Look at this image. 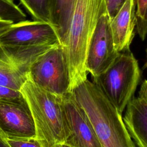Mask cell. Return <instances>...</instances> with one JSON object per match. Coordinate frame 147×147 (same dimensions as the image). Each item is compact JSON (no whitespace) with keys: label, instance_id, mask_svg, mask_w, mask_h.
<instances>
[{"label":"cell","instance_id":"cell-1","mask_svg":"<svg viewBox=\"0 0 147 147\" xmlns=\"http://www.w3.org/2000/svg\"><path fill=\"white\" fill-rule=\"evenodd\" d=\"M106 10L105 0H75L62 46L68 65L69 91L87 79L86 60L98 20Z\"/></svg>","mask_w":147,"mask_h":147},{"label":"cell","instance_id":"cell-2","mask_svg":"<svg viewBox=\"0 0 147 147\" xmlns=\"http://www.w3.org/2000/svg\"><path fill=\"white\" fill-rule=\"evenodd\" d=\"M71 92L91 121L102 147H136L122 114L95 84L87 79Z\"/></svg>","mask_w":147,"mask_h":147},{"label":"cell","instance_id":"cell-3","mask_svg":"<svg viewBox=\"0 0 147 147\" xmlns=\"http://www.w3.org/2000/svg\"><path fill=\"white\" fill-rule=\"evenodd\" d=\"M20 92L30 109L35 127V138L41 147L64 144L61 98L50 93L27 79Z\"/></svg>","mask_w":147,"mask_h":147},{"label":"cell","instance_id":"cell-4","mask_svg":"<svg viewBox=\"0 0 147 147\" xmlns=\"http://www.w3.org/2000/svg\"><path fill=\"white\" fill-rule=\"evenodd\" d=\"M140 78L138 61L129 51L120 53L112 64L93 78L92 82L122 114L129 101L134 96Z\"/></svg>","mask_w":147,"mask_h":147},{"label":"cell","instance_id":"cell-5","mask_svg":"<svg viewBox=\"0 0 147 147\" xmlns=\"http://www.w3.org/2000/svg\"><path fill=\"white\" fill-rule=\"evenodd\" d=\"M27 78L57 96L70 92L69 71L62 45L55 46L40 55L30 67Z\"/></svg>","mask_w":147,"mask_h":147},{"label":"cell","instance_id":"cell-6","mask_svg":"<svg viewBox=\"0 0 147 147\" xmlns=\"http://www.w3.org/2000/svg\"><path fill=\"white\" fill-rule=\"evenodd\" d=\"M61 105L64 144L71 147H102L91 121L72 92L62 96Z\"/></svg>","mask_w":147,"mask_h":147},{"label":"cell","instance_id":"cell-7","mask_svg":"<svg viewBox=\"0 0 147 147\" xmlns=\"http://www.w3.org/2000/svg\"><path fill=\"white\" fill-rule=\"evenodd\" d=\"M120 53L114 47L110 20L105 10L100 16L91 37L86 60V69L93 78L105 71Z\"/></svg>","mask_w":147,"mask_h":147},{"label":"cell","instance_id":"cell-8","mask_svg":"<svg viewBox=\"0 0 147 147\" xmlns=\"http://www.w3.org/2000/svg\"><path fill=\"white\" fill-rule=\"evenodd\" d=\"M61 42L56 28L51 24L25 20L12 24L0 34V45L29 47L59 45Z\"/></svg>","mask_w":147,"mask_h":147},{"label":"cell","instance_id":"cell-9","mask_svg":"<svg viewBox=\"0 0 147 147\" xmlns=\"http://www.w3.org/2000/svg\"><path fill=\"white\" fill-rule=\"evenodd\" d=\"M0 130L6 138H35L33 119L23 96L0 99Z\"/></svg>","mask_w":147,"mask_h":147},{"label":"cell","instance_id":"cell-10","mask_svg":"<svg viewBox=\"0 0 147 147\" xmlns=\"http://www.w3.org/2000/svg\"><path fill=\"white\" fill-rule=\"evenodd\" d=\"M122 121L137 147H147V81L142 82L138 95L133 96L125 109Z\"/></svg>","mask_w":147,"mask_h":147},{"label":"cell","instance_id":"cell-11","mask_svg":"<svg viewBox=\"0 0 147 147\" xmlns=\"http://www.w3.org/2000/svg\"><path fill=\"white\" fill-rule=\"evenodd\" d=\"M135 0H126L110 21L114 47L119 53L130 51V46L135 34Z\"/></svg>","mask_w":147,"mask_h":147},{"label":"cell","instance_id":"cell-12","mask_svg":"<svg viewBox=\"0 0 147 147\" xmlns=\"http://www.w3.org/2000/svg\"><path fill=\"white\" fill-rule=\"evenodd\" d=\"M75 0H51V24L56 28L61 45L66 36Z\"/></svg>","mask_w":147,"mask_h":147},{"label":"cell","instance_id":"cell-13","mask_svg":"<svg viewBox=\"0 0 147 147\" xmlns=\"http://www.w3.org/2000/svg\"><path fill=\"white\" fill-rule=\"evenodd\" d=\"M27 79V75L16 67L0 45V85L20 91Z\"/></svg>","mask_w":147,"mask_h":147},{"label":"cell","instance_id":"cell-14","mask_svg":"<svg viewBox=\"0 0 147 147\" xmlns=\"http://www.w3.org/2000/svg\"><path fill=\"white\" fill-rule=\"evenodd\" d=\"M26 11L34 21L49 23L51 0H19Z\"/></svg>","mask_w":147,"mask_h":147},{"label":"cell","instance_id":"cell-15","mask_svg":"<svg viewBox=\"0 0 147 147\" xmlns=\"http://www.w3.org/2000/svg\"><path fill=\"white\" fill-rule=\"evenodd\" d=\"M26 18L14 0H0V20L15 24L26 20Z\"/></svg>","mask_w":147,"mask_h":147},{"label":"cell","instance_id":"cell-16","mask_svg":"<svg viewBox=\"0 0 147 147\" xmlns=\"http://www.w3.org/2000/svg\"><path fill=\"white\" fill-rule=\"evenodd\" d=\"M136 26L138 35L144 41L147 32V0H135Z\"/></svg>","mask_w":147,"mask_h":147},{"label":"cell","instance_id":"cell-17","mask_svg":"<svg viewBox=\"0 0 147 147\" xmlns=\"http://www.w3.org/2000/svg\"><path fill=\"white\" fill-rule=\"evenodd\" d=\"M10 147H41L35 138H6Z\"/></svg>","mask_w":147,"mask_h":147},{"label":"cell","instance_id":"cell-18","mask_svg":"<svg viewBox=\"0 0 147 147\" xmlns=\"http://www.w3.org/2000/svg\"><path fill=\"white\" fill-rule=\"evenodd\" d=\"M126 0H105L106 10L110 21L113 18Z\"/></svg>","mask_w":147,"mask_h":147},{"label":"cell","instance_id":"cell-19","mask_svg":"<svg viewBox=\"0 0 147 147\" xmlns=\"http://www.w3.org/2000/svg\"><path fill=\"white\" fill-rule=\"evenodd\" d=\"M22 96L20 91L0 85V99H11L20 98Z\"/></svg>","mask_w":147,"mask_h":147},{"label":"cell","instance_id":"cell-20","mask_svg":"<svg viewBox=\"0 0 147 147\" xmlns=\"http://www.w3.org/2000/svg\"><path fill=\"white\" fill-rule=\"evenodd\" d=\"M0 147H10L7 142L6 137L0 130Z\"/></svg>","mask_w":147,"mask_h":147},{"label":"cell","instance_id":"cell-21","mask_svg":"<svg viewBox=\"0 0 147 147\" xmlns=\"http://www.w3.org/2000/svg\"><path fill=\"white\" fill-rule=\"evenodd\" d=\"M12 24L0 20V34L6 30Z\"/></svg>","mask_w":147,"mask_h":147},{"label":"cell","instance_id":"cell-22","mask_svg":"<svg viewBox=\"0 0 147 147\" xmlns=\"http://www.w3.org/2000/svg\"><path fill=\"white\" fill-rule=\"evenodd\" d=\"M55 147H71L67 145H65L64 144H60V145H58L57 146H56Z\"/></svg>","mask_w":147,"mask_h":147}]
</instances>
